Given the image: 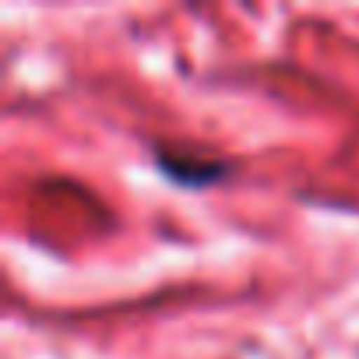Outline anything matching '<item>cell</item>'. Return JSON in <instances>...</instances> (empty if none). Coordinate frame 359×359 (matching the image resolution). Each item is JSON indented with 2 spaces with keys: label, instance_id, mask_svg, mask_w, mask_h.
Returning <instances> with one entry per match:
<instances>
[{
  "label": "cell",
  "instance_id": "1",
  "mask_svg": "<svg viewBox=\"0 0 359 359\" xmlns=\"http://www.w3.org/2000/svg\"><path fill=\"white\" fill-rule=\"evenodd\" d=\"M155 165L165 180L180 187H191V191H205L219 180H226L229 165L215 155H205V151H194V148H176V144H162L155 148Z\"/></svg>",
  "mask_w": 359,
  "mask_h": 359
}]
</instances>
